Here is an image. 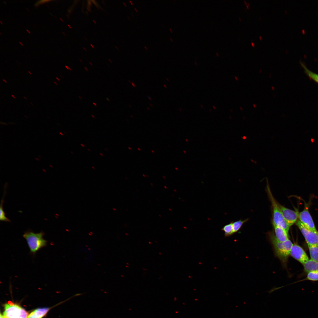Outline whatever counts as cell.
Instances as JSON below:
<instances>
[{
	"label": "cell",
	"instance_id": "c3c4849f",
	"mask_svg": "<svg viewBox=\"0 0 318 318\" xmlns=\"http://www.w3.org/2000/svg\"><path fill=\"white\" fill-rule=\"evenodd\" d=\"M26 9H27V10H28V11H29V10H28V9H27V8H26Z\"/></svg>",
	"mask_w": 318,
	"mask_h": 318
},
{
	"label": "cell",
	"instance_id": "3957f363",
	"mask_svg": "<svg viewBox=\"0 0 318 318\" xmlns=\"http://www.w3.org/2000/svg\"><path fill=\"white\" fill-rule=\"evenodd\" d=\"M266 189L271 204L272 211V224L282 228L288 233L290 226L284 219L279 206V203L273 196L268 183L267 184Z\"/></svg>",
	"mask_w": 318,
	"mask_h": 318
},
{
	"label": "cell",
	"instance_id": "b9f144b4",
	"mask_svg": "<svg viewBox=\"0 0 318 318\" xmlns=\"http://www.w3.org/2000/svg\"><path fill=\"white\" fill-rule=\"evenodd\" d=\"M239 19L241 21V18L240 17L239 18Z\"/></svg>",
	"mask_w": 318,
	"mask_h": 318
},
{
	"label": "cell",
	"instance_id": "f6af8a7d",
	"mask_svg": "<svg viewBox=\"0 0 318 318\" xmlns=\"http://www.w3.org/2000/svg\"><path fill=\"white\" fill-rule=\"evenodd\" d=\"M145 47L147 49V50L148 49L147 48V47L145 46Z\"/></svg>",
	"mask_w": 318,
	"mask_h": 318
},
{
	"label": "cell",
	"instance_id": "60d3db41",
	"mask_svg": "<svg viewBox=\"0 0 318 318\" xmlns=\"http://www.w3.org/2000/svg\"><path fill=\"white\" fill-rule=\"evenodd\" d=\"M0 22L1 23V24H3V23H2V22H1V21H0Z\"/></svg>",
	"mask_w": 318,
	"mask_h": 318
},
{
	"label": "cell",
	"instance_id": "d4e9b609",
	"mask_svg": "<svg viewBox=\"0 0 318 318\" xmlns=\"http://www.w3.org/2000/svg\"><path fill=\"white\" fill-rule=\"evenodd\" d=\"M106 100H107V101H108V102H110V100H109V99L107 97H106Z\"/></svg>",
	"mask_w": 318,
	"mask_h": 318
},
{
	"label": "cell",
	"instance_id": "74e56055",
	"mask_svg": "<svg viewBox=\"0 0 318 318\" xmlns=\"http://www.w3.org/2000/svg\"><path fill=\"white\" fill-rule=\"evenodd\" d=\"M213 108H214V109H216V107H215V106H213Z\"/></svg>",
	"mask_w": 318,
	"mask_h": 318
},
{
	"label": "cell",
	"instance_id": "ac0fdd59",
	"mask_svg": "<svg viewBox=\"0 0 318 318\" xmlns=\"http://www.w3.org/2000/svg\"><path fill=\"white\" fill-rule=\"evenodd\" d=\"M251 45L252 46H253V47H254L255 46V44L253 43V42H251Z\"/></svg>",
	"mask_w": 318,
	"mask_h": 318
},
{
	"label": "cell",
	"instance_id": "52a82bcc",
	"mask_svg": "<svg viewBox=\"0 0 318 318\" xmlns=\"http://www.w3.org/2000/svg\"><path fill=\"white\" fill-rule=\"evenodd\" d=\"M290 255L303 265L305 264L309 258L304 249L299 245L293 244L290 253Z\"/></svg>",
	"mask_w": 318,
	"mask_h": 318
},
{
	"label": "cell",
	"instance_id": "e575fe53",
	"mask_svg": "<svg viewBox=\"0 0 318 318\" xmlns=\"http://www.w3.org/2000/svg\"><path fill=\"white\" fill-rule=\"evenodd\" d=\"M247 4H248V6H250V5H249V3H247Z\"/></svg>",
	"mask_w": 318,
	"mask_h": 318
},
{
	"label": "cell",
	"instance_id": "9c48e42d",
	"mask_svg": "<svg viewBox=\"0 0 318 318\" xmlns=\"http://www.w3.org/2000/svg\"><path fill=\"white\" fill-rule=\"evenodd\" d=\"M277 239L281 242H284L289 239L288 233L282 228L272 224Z\"/></svg>",
	"mask_w": 318,
	"mask_h": 318
},
{
	"label": "cell",
	"instance_id": "836d02e7",
	"mask_svg": "<svg viewBox=\"0 0 318 318\" xmlns=\"http://www.w3.org/2000/svg\"><path fill=\"white\" fill-rule=\"evenodd\" d=\"M195 64H196V65H197V62H196V61H195Z\"/></svg>",
	"mask_w": 318,
	"mask_h": 318
},
{
	"label": "cell",
	"instance_id": "f546056e",
	"mask_svg": "<svg viewBox=\"0 0 318 318\" xmlns=\"http://www.w3.org/2000/svg\"><path fill=\"white\" fill-rule=\"evenodd\" d=\"M19 44H21V45H22V46H23V44H22V43L21 42H19Z\"/></svg>",
	"mask_w": 318,
	"mask_h": 318
},
{
	"label": "cell",
	"instance_id": "f35d334b",
	"mask_svg": "<svg viewBox=\"0 0 318 318\" xmlns=\"http://www.w3.org/2000/svg\"><path fill=\"white\" fill-rule=\"evenodd\" d=\"M129 1H130V3H131V4H132H132H132V2H131V1H130V0Z\"/></svg>",
	"mask_w": 318,
	"mask_h": 318
},
{
	"label": "cell",
	"instance_id": "83f0119b",
	"mask_svg": "<svg viewBox=\"0 0 318 318\" xmlns=\"http://www.w3.org/2000/svg\"><path fill=\"white\" fill-rule=\"evenodd\" d=\"M81 145L83 147H85V145L83 144H81Z\"/></svg>",
	"mask_w": 318,
	"mask_h": 318
},
{
	"label": "cell",
	"instance_id": "9a60e30c",
	"mask_svg": "<svg viewBox=\"0 0 318 318\" xmlns=\"http://www.w3.org/2000/svg\"><path fill=\"white\" fill-rule=\"evenodd\" d=\"M4 201L3 198H2L1 201L0 207V220L2 221L9 222H10V220L6 217V214L4 211L3 208Z\"/></svg>",
	"mask_w": 318,
	"mask_h": 318
},
{
	"label": "cell",
	"instance_id": "ee69618b",
	"mask_svg": "<svg viewBox=\"0 0 318 318\" xmlns=\"http://www.w3.org/2000/svg\"><path fill=\"white\" fill-rule=\"evenodd\" d=\"M135 9L137 11V12H138V11L136 8H135Z\"/></svg>",
	"mask_w": 318,
	"mask_h": 318
},
{
	"label": "cell",
	"instance_id": "484cf974",
	"mask_svg": "<svg viewBox=\"0 0 318 318\" xmlns=\"http://www.w3.org/2000/svg\"><path fill=\"white\" fill-rule=\"evenodd\" d=\"M259 39H260L261 40H262V37H261V36H260L259 37Z\"/></svg>",
	"mask_w": 318,
	"mask_h": 318
},
{
	"label": "cell",
	"instance_id": "681fc988",
	"mask_svg": "<svg viewBox=\"0 0 318 318\" xmlns=\"http://www.w3.org/2000/svg\"><path fill=\"white\" fill-rule=\"evenodd\" d=\"M24 97V98H25V99H26V100H27V99L25 97Z\"/></svg>",
	"mask_w": 318,
	"mask_h": 318
},
{
	"label": "cell",
	"instance_id": "6da1fadb",
	"mask_svg": "<svg viewBox=\"0 0 318 318\" xmlns=\"http://www.w3.org/2000/svg\"><path fill=\"white\" fill-rule=\"evenodd\" d=\"M268 236L273 246L275 256L283 265L285 266L293 244L289 239L284 242L279 241L272 232L269 233Z\"/></svg>",
	"mask_w": 318,
	"mask_h": 318
},
{
	"label": "cell",
	"instance_id": "d6986e66",
	"mask_svg": "<svg viewBox=\"0 0 318 318\" xmlns=\"http://www.w3.org/2000/svg\"><path fill=\"white\" fill-rule=\"evenodd\" d=\"M82 294H75L74 295V296H79V295H81Z\"/></svg>",
	"mask_w": 318,
	"mask_h": 318
},
{
	"label": "cell",
	"instance_id": "277c9868",
	"mask_svg": "<svg viewBox=\"0 0 318 318\" xmlns=\"http://www.w3.org/2000/svg\"><path fill=\"white\" fill-rule=\"evenodd\" d=\"M28 314L24 309L11 302L4 305L3 318H27Z\"/></svg>",
	"mask_w": 318,
	"mask_h": 318
},
{
	"label": "cell",
	"instance_id": "e0dca14e",
	"mask_svg": "<svg viewBox=\"0 0 318 318\" xmlns=\"http://www.w3.org/2000/svg\"><path fill=\"white\" fill-rule=\"evenodd\" d=\"M65 67H66V68H67V69H69V70H71H71H72V69H71L70 68H69V67H68L67 66H65Z\"/></svg>",
	"mask_w": 318,
	"mask_h": 318
},
{
	"label": "cell",
	"instance_id": "7dc6e473",
	"mask_svg": "<svg viewBox=\"0 0 318 318\" xmlns=\"http://www.w3.org/2000/svg\"><path fill=\"white\" fill-rule=\"evenodd\" d=\"M4 3H5V4H6V3H5V2H4Z\"/></svg>",
	"mask_w": 318,
	"mask_h": 318
},
{
	"label": "cell",
	"instance_id": "30bf717a",
	"mask_svg": "<svg viewBox=\"0 0 318 318\" xmlns=\"http://www.w3.org/2000/svg\"><path fill=\"white\" fill-rule=\"evenodd\" d=\"M49 310V308L47 307L37 309L32 312L28 315L27 318H42Z\"/></svg>",
	"mask_w": 318,
	"mask_h": 318
},
{
	"label": "cell",
	"instance_id": "d6a6232c",
	"mask_svg": "<svg viewBox=\"0 0 318 318\" xmlns=\"http://www.w3.org/2000/svg\"><path fill=\"white\" fill-rule=\"evenodd\" d=\"M56 79H57V80H58V81H60V80H59V78H58V77H56Z\"/></svg>",
	"mask_w": 318,
	"mask_h": 318
},
{
	"label": "cell",
	"instance_id": "2e32d148",
	"mask_svg": "<svg viewBox=\"0 0 318 318\" xmlns=\"http://www.w3.org/2000/svg\"><path fill=\"white\" fill-rule=\"evenodd\" d=\"M306 279L312 281L318 280V271L310 272L308 273Z\"/></svg>",
	"mask_w": 318,
	"mask_h": 318
},
{
	"label": "cell",
	"instance_id": "bcb514c9",
	"mask_svg": "<svg viewBox=\"0 0 318 318\" xmlns=\"http://www.w3.org/2000/svg\"><path fill=\"white\" fill-rule=\"evenodd\" d=\"M170 39H171V41H172H172H173V40H172V39H171V38H170Z\"/></svg>",
	"mask_w": 318,
	"mask_h": 318
},
{
	"label": "cell",
	"instance_id": "8992f818",
	"mask_svg": "<svg viewBox=\"0 0 318 318\" xmlns=\"http://www.w3.org/2000/svg\"><path fill=\"white\" fill-rule=\"evenodd\" d=\"M298 218L299 221L307 228L315 233H318L311 216L306 207L299 213Z\"/></svg>",
	"mask_w": 318,
	"mask_h": 318
},
{
	"label": "cell",
	"instance_id": "4dcf8cb0",
	"mask_svg": "<svg viewBox=\"0 0 318 318\" xmlns=\"http://www.w3.org/2000/svg\"><path fill=\"white\" fill-rule=\"evenodd\" d=\"M11 96H12V97H13L14 98H15V96H14V95H11Z\"/></svg>",
	"mask_w": 318,
	"mask_h": 318
},
{
	"label": "cell",
	"instance_id": "5b68a950",
	"mask_svg": "<svg viewBox=\"0 0 318 318\" xmlns=\"http://www.w3.org/2000/svg\"><path fill=\"white\" fill-rule=\"evenodd\" d=\"M296 225L303 235L307 245H318V233L307 228L299 220L296 222Z\"/></svg>",
	"mask_w": 318,
	"mask_h": 318
},
{
	"label": "cell",
	"instance_id": "1f68e13d",
	"mask_svg": "<svg viewBox=\"0 0 318 318\" xmlns=\"http://www.w3.org/2000/svg\"><path fill=\"white\" fill-rule=\"evenodd\" d=\"M3 81H4V82H5L7 83L6 81L5 80H4V79H3Z\"/></svg>",
	"mask_w": 318,
	"mask_h": 318
},
{
	"label": "cell",
	"instance_id": "8fae6325",
	"mask_svg": "<svg viewBox=\"0 0 318 318\" xmlns=\"http://www.w3.org/2000/svg\"><path fill=\"white\" fill-rule=\"evenodd\" d=\"M311 259L318 262V245H308Z\"/></svg>",
	"mask_w": 318,
	"mask_h": 318
},
{
	"label": "cell",
	"instance_id": "f907efd6",
	"mask_svg": "<svg viewBox=\"0 0 318 318\" xmlns=\"http://www.w3.org/2000/svg\"><path fill=\"white\" fill-rule=\"evenodd\" d=\"M0 34L1 35V32H0Z\"/></svg>",
	"mask_w": 318,
	"mask_h": 318
},
{
	"label": "cell",
	"instance_id": "7a4b0ae2",
	"mask_svg": "<svg viewBox=\"0 0 318 318\" xmlns=\"http://www.w3.org/2000/svg\"><path fill=\"white\" fill-rule=\"evenodd\" d=\"M44 235L43 232L35 233L31 231H26L23 235L31 254L35 255L39 250L47 246L48 241L44 238Z\"/></svg>",
	"mask_w": 318,
	"mask_h": 318
},
{
	"label": "cell",
	"instance_id": "f1b7e54d",
	"mask_svg": "<svg viewBox=\"0 0 318 318\" xmlns=\"http://www.w3.org/2000/svg\"><path fill=\"white\" fill-rule=\"evenodd\" d=\"M79 97L81 100H82V98L80 96H79Z\"/></svg>",
	"mask_w": 318,
	"mask_h": 318
},
{
	"label": "cell",
	"instance_id": "7c38bea8",
	"mask_svg": "<svg viewBox=\"0 0 318 318\" xmlns=\"http://www.w3.org/2000/svg\"><path fill=\"white\" fill-rule=\"evenodd\" d=\"M300 64L304 69V72L309 78L318 83V74L308 69L302 62H300Z\"/></svg>",
	"mask_w": 318,
	"mask_h": 318
},
{
	"label": "cell",
	"instance_id": "ab89813d",
	"mask_svg": "<svg viewBox=\"0 0 318 318\" xmlns=\"http://www.w3.org/2000/svg\"><path fill=\"white\" fill-rule=\"evenodd\" d=\"M170 32H172V30H171V29H170Z\"/></svg>",
	"mask_w": 318,
	"mask_h": 318
},
{
	"label": "cell",
	"instance_id": "cb8c5ba5",
	"mask_svg": "<svg viewBox=\"0 0 318 318\" xmlns=\"http://www.w3.org/2000/svg\"><path fill=\"white\" fill-rule=\"evenodd\" d=\"M91 116H92V117L93 118H95V116H94V115H91Z\"/></svg>",
	"mask_w": 318,
	"mask_h": 318
},
{
	"label": "cell",
	"instance_id": "7402d4cb",
	"mask_svg": "<svg viewBox=\"0 0 318 318\" xmlns=\"http://www.w3.org/2000/svg\"><path fill=\"white\" fill-rule=\"evenodd\" d=\"M85 70L86 71H87V72L88 71V69L86 67H85Z\"/></svg>",
	"mask_w": 318,
	"mask_h": 318
},
{
	"label": "cell",
	"instance_id": "603a6c76",
	"mask_svg": "<svg viewBox=\"0 0 318 318\" xmlns=\"http://www.w3.org/2000/svg\"><path fill=\"white\" fill-rule=\"evenodd\" d=\"M244 3L246 5L247 4V3L244 0Z\"/></svg>",
	"mask_w": 318,
	"mask_h": 318
},
{
	"label": "cell",
	"instance_id": "ffe728a7",
	"mask_svg": "<svg viewBox=\"0 0 318 318\" xmlns=\"http://www.w3.org/2000/svg\"><path fill=\"white\" fill-rule=\"evenodd\" d=\"M216 54L217 57H218L219 56V54L218 53L216 52Z\"/></svg>",
	"mask_w": 318,
	"mask_h": 318
},
{
	"label": "cell",
	"instance_id": "7bdbcfd3",
	"mask_svg": "<svg viewBox=\"0 0 318 318\" xmlns=\"http://www.w3.org/2000/svg\"><path fill=\"white\" fill-rule=\"evenodd\" d=\"M28 72H29V73H30V74H32L31 73V72H30L29 71H28Z\"/></svg>",
	"mask_w": 318,
	"mask_h": 318
},
{
	"label": "cell",
	"instance_id": "4fadbf2b",
	"mask_svg": "<svg viewBox=\"0 0 318 318\" xmlns=\"http://www.w3.org/2000/svg\"><path fill=\"white\" fill-rule=\"evenodd\" d=\"M224 232L225 237H228L232 235L233 233V222L224 226L221 229Z\"/></svg>",
	"mask_w": 318,
	"mask_h": 318
},
{
	"label": "cell",
	"instance_id": "ba28073f",
	"mask_svg": "<svg viewBox=\"0 0 318 318\" xmlns=\"http://www.w3.org/2000/svg\"><path fill=\"white\" fill-rule=\"evenodd\" d=\"M279 206L282 215L286 223L290 226L293 225L296 222L298 218V212L287 208L279 203Z\"/></svg>",
	"mask_w": 318,
	"mask_h": 318
},
{
	"label": "cell",
	"instance_id": "4316f807",
	"mask_svg": "<svg viewBox=\"0 0 318 318\" xmlns=\"http://www.w3.org/2000/svg\"><path fill=\"white\" fill-rule=\"evenodd\" d=\"M26 31L27 32H28L30 34V32L29 31V30H28V29H26Z\"/></svg>",
	"mask_w": 318,
	"mask_h": 318
},
{
	"label": "cell",
	"instance_id": "44dd1931",
	"mask_svg": "<svg viewBox=\"0 0 318 318\" xmlns=\"http://www.w3.org/2000/svg\"><path fill=\"white\" fill-rule=\"evenodd\" d=\"M92 104H93L94 105H95V106H97V105L96 104V103H95V102H92Z\"/></svg>",
	"mask_w": 318,
	"mask_h": 318
},
{
	"label": "cell",
	"instance_id": "5bb4252c",
	"mask_svg": "<svg viewBox=\"0 0 318 318\" xmlns=\"http://www.w3.org/2000/svg\"><path fill=\"white\" fill-rule=\"evenodd\" d=\"M248 219L244 220H240L234 222H233V233L236 232L240 229L243 224L248 220Z\"/></svg>",
	"mask_w": 318,
	"mask_h": 318
},
{
	"label": "cell",
	"instance_id": "8d00e7d4",
	"mask_svg": "<svg viewBox=\"0 0 318 318\" xmlns=\"http://www.w3.org/2000/svg\"><path fill=\"white\" fill-rule=\"evenodd\" d=\"M100 155H102V156H103V154H102V153H100Z\"/></svg>",
	"mask_w": 318,
	"mask_h": 318
},
{
	"label": "cell",
	"instance_id": "d590c367",
	"mask_svg": "<svg viewBox=\"0 0 318 318\" xmlns=\"http://www.w3.org/2000/svg\"><path fill=\"white\" fill-rule=\"evenodd\" d=\"M54 83L55 84H56V85H57V83H56V82H54Z\"/></svg>",
	"mask_w": 318,
	"mask_h": 318
}]
</instances>
